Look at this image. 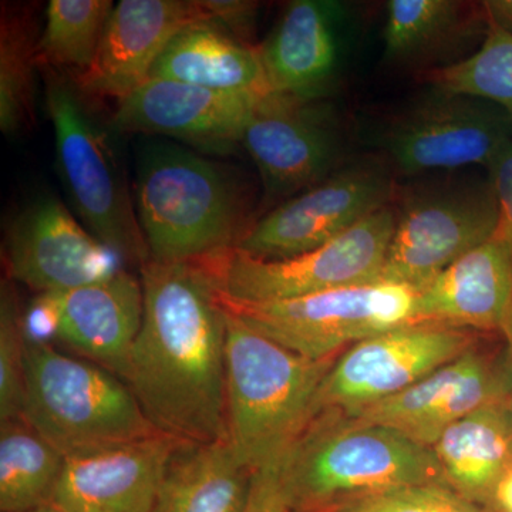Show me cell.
I'll return each instance as SVG.
<instances>
[{"label": "cell", "instance_id": "obj_1", "mask_svg": "<svg viewBox=\"0 0 512 512\" xmlns=\"http://www.w3.org/2000/svg\"><path fill=\"white\" fill-rule=\"evenodd\" d=\"M143 323L124 382L158 430L187 441L227 440L228 312L205 259L141 265Z\"/></svg>", "mask_w": 512, "mask_h": 512}, {"label": "cell", "instance_id": "obj_2", "mask_svg": "<svg viewBox=\"0 0 512 512\" xmlns=\"http://www.w3.org/2000/svg\"><path fill=\"white\" fill-rule=\"evenodd\" d=\"M282 471L291 512H332L366 495L446 484L431 448L335 410L309 423L286 451Z\"/></svg>", "mask_w": 512, "mask_h": 512}, {"label": "cell", "instance_id": "obj_3", "mask_svg": "<svg viewBox=\"0 0 512 512\" xmlns=\"http://www.w3.org/2000/svg\"><path fill=\"white\" fill-rule=\"evenodd\" d=\"M338 356L308 359L228 312L225 419L228 443L242 466H266L298 440L315 419L320 384Z\"/></svg>", "mask_w": 512, "mask_h": 512}, {"label": "cell", "instance_id": "obj_4", "mask_svg": "<svg viewBox=\"0 0 512 512\" xmlns=\"http://www.w3.org/2000/svg\"><path fill=\"white\" fill-rule=\"evenodd\" d=\"M137 217L150 258L202 261L237 247L244 198L220 164L194 151L153 141L138 154Z\"/></svg>", "mask_w": 512, "mask_h": 512}, {"label": "cell", "instance_id": "obj_5", "mask_svg": "<svg viewBox=\"0 0 512 512\" xmlns=\"http://www.w3.org/2000/svg\"><path fill=\"white\" fill-rule=\"evenodd\" d=\"M23 419L66 458L163 433L119 376L29 336Z\"/></svg>", "mask_w": 512, "mask_h": 512}, {"label": "cell", "instance_id": "obj_6", "mask_svg": "<svg viewBox=\"0 0 512 512\" xmlns=\"http://www.w3.org/2000/svg\"><path fill=\"white\" fill-rule=\"evenodd\" d=\"M396 214L382 208L338 238L288 259H258L232 248L205 259L222 295L235 302L286 301L382 282Z\"/></svg>", "mask_w": 512, "mask_h": 512}, {"label": "cell", "instance_id": "obj_7", "mask_svg": "<svg viewBox=\"0 0 512 512\" xmlns=\"http://www.w3.org/2000/svg\"><path fill=\"white\" fill-rule=\"evenodd\" d=\"M221 298L225 309L249 328L298 355L319 360L414 323L417 292L382 281L286 301L235 302L222 292Z\"/></svg>", "mask_w": 512, "mask_h": 512}, {"label": "cell", "instance_id": "obj_8", "mask_svg": "<svg viewBox=\"0 0 512 512\" xmlns=\"http://www.w3.org/2000/svg\"><path fill=\"white\" fill-rule=\"evenodd\" d=\"M46 101L57 161L77 214L107 248L143 265L150 252L106 136L72 87L52 72L47 73Z\"/></svg>", "mask_w": 512, "mask_h": 512}, {"label": "cell", "instance_id": "obj_9", "mask_svg": "<svg viewBox=\"0 0 512 512\" xmlns=\"http://www.w3.org/2000/svg\"><path fill=\"white\" fill-rule=\"evenodd\" d=\"M498 222L500 211L490 183L433 188L404 198L382 281L419 292L493 237Z\"/></svg>", "mask_w": 512, "mask_h": 512}, {"label": "cell", "instance_id": "obj_10", "mask_svg": "<svg viewBox=\"0 0 512 512\" xmlns=\"http://www.w3.org/2000/svg\"><path fill=\"white\" fill-rule=\"evenodd\" d=\"M474 348L467 329L409 323L340 353L320 384L315 417L326 410L352 416L409 389Z\"/></svg>", "mask_w": 512, "mask_h": 512}, {"label": "cell", "instance_id": "obj_11", "mask_svg": "<svg viewBox=\"0 0 512 512\" xmlns=\"http://www.w3.org/2000/svg\"><path fill=\"white\" fill-rule=\"evenodd\" d=\"M512 140V119L494 104L433 90L384 128L382 146L403 175L490 168Z\"/></svg>", "mask_w": 512, "mask_h": 512}, {"label": "cell", "instance_id": "obj_12", "mask_svg": "<svg viewBox=\"0 0 512 512\" xmlns=\"http://www.w3.org/2000/svg\"><path fill=\"white\" fill-rule=\"evenodd\" d=\"M392 195V177L382 164L362 161L339 168L255 222L235 249L268 261L306 254L387 207Z\"/></svg>", "mask_w": 512, "mask_h": 512}, {"label": "cell", "instance_id": "obj_13", "mask_svg": "<svg viewBox=\"0 0 512 512\" xmlns=\"http://www.w3.org/2000/svg\"><path fill=\"white\" fill-rule=\"evenodd\" d=\"M241 144L272 198L295 197L339 167L342 141L332 107L322 100L268 93L256 104Z\"/></svg>", "mask_w": 512, "mask_h": 512}, {"label": "cell", "instance_id": "obj_14", "mask_svg": "<svg viewBox=\"0 0 512 512\" xmlns=\"http://www.w3.org/2000/svg\"><path fill=\"white\" fill-rule=\"evenodd\" d=\"M508 399L511 380L505 350L498 362L473 348L409 389L348 417L389 427L431 448L451 424L474 410Z\"/></svg>", "mask_w": 512, "mask_h": 512}, {"label": "cell", "instance_id": "obj_15", "mask_svg": "<svg viewBox=\"0 0 512 512\" xmlns=\"http://www.w3.org/2000/svg\"><path fill=\"white\" fill-rule=\"evenodd\" d=\"M111 255L117 254L90 235L55 197L30 204L9 231L10 276L42 295L116 274L119 269Z\"/></svg>", "mask_w": 512, "mask_h": 512}, {"label": "cell", "instance_id": "obj_16", "mask_svg": "<svg viewBox=\"0 0 512 512\" xmlns=\"http://www.w3.org/2000/svg\"><path fill=\"white\" fill-rule=\"evenodd\" d=\"M262 97L148 77L119 100L113 121L121 130L171 137L224 153L241 143L249 117Z\"/></svg>", "mask_w": 512, "mask_h": 512}, {"label": "cell", "instance_id": "obj_17", "mask_svg": "<svg viewBox=\"0 0 512 512\" xmlns=\"http://www.w3.org/2000/svg\"><path fill=\"white\" fill-rule=\"evenodd\" d=\"M39 305L59 342L126 379L143 323L141 281L126 271L70 291L40 295Z\"/></svg>", "mask_w": 512, "mask_h": 512}, {"label": "cell", "instance_id": "obj_18", "mask_svg": "<svg viewBox=\"0 0 512 512\" xmlns=\"http://www.w3.org/2000/svg\"><path fill=\"white\" fill-rule=\"evenodd\" d=\"M184 443L161 433L67 457L52 503L70 512H153L168 466Z\"/></svg>", "mask_w": 512, "mask_h": 512}, {"label": "cell", "instance_id": "obj_19", "mask_svg": "<svg viewBox=\"0 0 512 512\" xmlns=\"http://www.w3.org/2000/svg\"><path fill=\"white\" fill-rule=\"evenodd\" d=\"M197 19V2L121 0L111 10L93 63L77 74L79 89L123 99L150 77L175 33Z\"/></svg>", "mask_w": 512, "mask_h": 512}, {"label": "cell", "instance_id": "obj_20", "mask_svg": "<svg viewBox=\"0 0 512 512\" xmlns=\"http://www.w3.org/2000/svg\"><path fill=\"white\" fill-rule=\"evenodd\" d=\"M345 8L336 0H295L258 46L269 93L325 99L338 74L339 29Z\"/></svg>", "mask_w": 512, "mask_h": 512}, {"label": "cell", "instance_id": "obj_21", "mask_svg": "<svg viewBox=\"0 0 512 512\" xmlns=\"http://www.w3.org/2000/svg\"><path fill=\"white\" fill-rule=\"evenodd\" d=\"M511 308L512 244L497 228L417 292L414 323L501 333Z\"/></svg>", "mask_w": 512, "mask_h": 512}, {"label": "cell", "instance_id": "obj_22", "mask_svg": "<svg viewBox=\"0 0 512 512\" xmlns=\"http://www.w3.org/2000/svg\"><path fill=\"white\" fill-rule=\"evenodd\" d=\"M150 77L221 92L269 93L258 47L205 19L192 20L175 33Z\"/></svg>", "mask_w": 512, "mask_h": 512}, {"label": "cell", "instance_id": "obj_23", "mask_svg": "<svg viewBox=\"0 0 512 512\" xmlns=\"http://www.w3.org/2000/svg\"><path fill=\"white\" fill-rule=\"evenodd\" d=\"M448 487L483 505L512 467V402L488 404L451 424L431 447Z\"/></svg>", "mask_w": 512, "mask_h": 512}, {"label": "cell", "instance_id": "obj_24", "mask_svg": "<svg viewBox=\"0 0 512 512\" xmlns=\"http://www.w3.org/2000/svg\"><path fill=\"white\" fill-rule=\"evenodd\" d=\"M251 476L228 440L184 443L168 466L153 512H244Z\"/></svg>", "mask_w": 512, "mask_h": 512}, {"label": "cell", "instance_id": "obj_25", "mask_svg": "<svg viewBox=\"0 0 512 512\" xmlns=\"http://www.w3.org/2000/svg\"><path fill=\"white\" fill-rule=\"evenodd\" d=\"M66 457L23 419L0 426V511L26 512L52 503Z\"/></svg>", "mask_w": 512, "mask_h": 512}, {"label": "cell", "instance_id": "obj_26", "mask_svg": "<svg viewBox=\"0 0 512 512\" xmlns=\"http://www.w3.org/2000/svg\"><path fill=\"white\" fill-rule=\"evenodd\" d=\"M464 28L463 3L390 0L383 28L384 57L407 63L440 49Z\"/></svg>", "mask_w": 512, "mask_h": 512}, {"label": "cell", "instance_id": "obj_27", "mask_svg": "<svg viewBox=\"0 0 512 512\" xmlns=\"http://www.w3.org/2000/svg\"><path fill=\"white\" fill-rule=\"evenodd\" d=\"M110 0H52L37 42V57L53 66L89 69L113 10Z\"/></svg>", "mask_w": 512, "mask_h": 512}, {"label": "cell", "instance_id": "obj_28", "mask_svg": "<svg viewBox=\"0 0 512 512\" xmlns=\"http://www.w3.org/2000/svg\"><path fill=\"white\" fill-rule=\"evenodd\" d=\"M37 42L32 22L20 10L3 8L0 19V128L6 136L28 126L33 114Z\"/></svg>", "mask_w": 512, "mask_h": 512}, {"label": "cell", "instance_id": "obj_29", "mask_svg": "<svg viewBox=\"0 0 512 512\" xmlns=\"http://www.w3.org/2000/svg\"><path fill=\"white\" fill-rule=\"evenodd\" d=\"M430 80L436 89L494 104L512 119L511 33L487 22L480 49L467 59L434 70Z\"/></svg>", "mask_w": 512, "mask_h": 512}, {"label": "cell", "instance_id": "obj_30", "mask_svg": "<svg viewBox=\"0 0 512 512\" xmlns=\"http://www.w3.org/2000/svg\"><path fill=\"white\" fill-rule=\"evenodd\" d=\"M26 330L9 284L0 296V420L23 417Z\"/></svg>", "mask_w": 512, "mask_h": 512}, {"label": "cell", "instance_id": "obj_31", "mask_svg": "<svg viewBox=\"0 0 512 512\" xmlns=\"http://www.w3.org/2000/svg\"><path fill=\"white\" fill-rule=\"evenodd\" d=\"M332 512H491L443 483L412 485L355 498Z\"/></svg>", "mask_w": 512, "mask_h": 512}, {"label": "cell", "instance_id": "obj_32", "mask_svg": "<svg viewBox=\"0 0 512 512\" xmlns=\"http://www.w3.org/2000/svg\"><path fill=\"white\" fill-rule=\"evenodd\" d=\"M284 456L252 471L244 512H291L282 471Z\"/></svg>", "mask_w": 512, "mask_h": 512}, {"label": "cell", "instance_id": "obj_33", "mask_svg": "<svg viewBox=\"0 0 512 512\" xmlns=\"http://www.w3.org/2000/svg\"><path fill=\"white\" fill-rule=\"evenodd\" d=\"M197 5L202 19L229 30L242 40L247 39L258 12V3L244 0H205Z\"/></svg>", "mask_w": 512, "mask_h": 512}, {"label": "cell", "instance_id": "obj_34", "mask_svg": "<svg viewBox=\"0 0 512 512\" xmlns=\"http://www.w3.org/2000/svg\"><path fill=\"white\" fill-rule=\"evenodd\" d=\"M488 171H490V184L497 200L498 211H500L498 228L512 244V140L501 151L500 156L495 158Z\"/></svg>", "mask_w": 512, "mask_h": 512}, {"label": "cell", "instance_id": "obj_35", "mask_svg": "<svg viewBox=\"0 0 512 512\" xmlns=\"http://www.w3.org/2000/svg\"><path fill=\"white\" fill-rule=\"evenodd\" d=\"M485 20L512 35V0H487L481 3Z\"/></svg>", "mask_w": 512, "mask_h": 512}, {"label": "cell", "instance_id": "obj_36", "mask_svg": "<svg viewBox=\"0 0 512 512\" xmlns=\"http://www.w3.org/2000/svg\"><path fill=\"white\" fill-rule=\"evenodd\" d=\"M485 508L491 512H512V467L495 485Z\"/></svg>", "mask_w": 512, "mask_h": 512}, {"label": "cell", "instance_id": "obj_37", "mask_svg": "<svg viewBox=\"0 0 512 512\" xmlns=\"http://www.w3.org/2000/svg\"><path fill=\"white\" fill-rule=\"evenodd\" d=\"M501 335H503L505 340V356H507L508 370H510L512 402V308L508 312L507 319H505Z\"/></svg>", "mask_w": 512, "mask_h": 512}, {"label": "cell", "instance_id": "obj_38", "mask_svg": "<svg viewBox=\"0 0 512 512\" xmlns=\"http://www.w3.org/2000/svg\"><path fill=\"white\" fill-rule=\"evenodd\" d=\"M26 512H70L67 510H64V508L60 507V505H57L55 503H49L45 505H40V507L33 508V510L26 511Z\"/></svg>", "mask_w": 512, "mask_h": 512}]
</instances>
